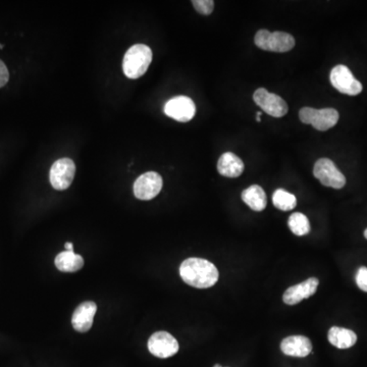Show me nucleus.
I'll use <instances>...</instances> for the list:
<instances>
[{"label":"nucleus","mask_w":367,"mask_h":367,"mask_svg":"<svg viewBox=\"0 0 367 367\" xmlns=\"http://www.w3.org/2000/svg\"><path fill=\"white\" fill-rule=\"evenodd\" d=\"M255 104L270 117H282L288 113V104L280 96L259 88L253 94Z\"/></svg>","instance_id":"7"},{"label":"nucleus","mask_w":367,"mask_h":367,"mask_svg":"<svg viewBox=\"0 0 367 367\" xmlns=\"http://www.w3.org/2000/svg\"><path fill=\"white\" fill-rule=\"evenodd\" d=\"M8 79H10V73H8V68L4 62L0 60V88L8 84Z\"/></svg>","instance_id":"23"},{"label":"nucleus","mask_w":367,"mask_h":367,"mask_svg":"<svg viewBox=\"0 0 367 367\" xmlns=\"http://www.w3.org/2000/svg\"><path fill=\"white\" fill-rule=\"evenodd\" d=\"M356 284L358 288L367 293V268L362 266L356 274Z\"/></svg>","instance_id":"22"},{"label":"nucleus","mask_w":367,"mask_h":367,"mask_svg":"<svg viewBox=\"0 0 367 367\" xmlns=\"http://www.w3.org/2000/svg\"><path fill=\"white\" fill-rule=\"evenodd\" d=\"M272 203L278 209L283 211H292L297 205L295 195L287 192L284 189H278L272 196Z\"/></svg>","instance_id":"19"},{"label":"nucleus","mask_w":367,"mask_h":367,"mask_svg":"<svg viewBox=\"0 0 367 367\" xmlns=\"http://www.w3.org/2000/svg\"><path fill=\"white\" fill-rule=\"evenodd\" d=\"M257 115V117H261V111H258Z\"/></svg>","instance_id":"26"},{"label":"nucleus","mask_w":367,"mask_h":367,"mask_svg":"<svg viewBox=\"0 0 367 367\" xmlns=\"http://www.w3.org/2000/svg\"><path fill=\"white\" fill-rule=\"evenodd\" d=\"M364 237H366V239H367V228L366 230H364Z\"/></svg>","instance_id":"27"},{"label":"nucleus","mask_w":367,"mask_h":367,"mask_svg":"<svg viewBox=\"0 0 367 367\" xmlns=\"http://www.w3.org/2000/svg\"><path fill=\"white\" fill-rule=\"evenodd\" d=\"M244 163L233 152H226L220 157L217 171L226 178H238L244 171Z\"/></svg>","instance_id":"15"},{"label":"nucleus","mask_w":367,"mask_h":367,"mask_svg":"<svg viewBox=\"0 0 367 367\" xmlns=\"http://www.w3.org/2000/svg\"><path fill=\"white\" fill-rule=\"evenodd\" d=\"M281 350L286 355L303 358L311 353L312 344L311 341L304 335H291L283 340Z\"/></svg>","instance_id":"14"},{"label":"nucleus","mask_w":367,"mask_h":367,"mask_svg":"<svg viewBox=\"0 0 367 367\" xmlns=\"http://www.w3.org/2000/svg\"><path fill=\"white\" fill-rule=\"evenodd\" d=\"M152 62V50L145 44H135L127 52L123 62V71L129 79H138L148 70Z\"/></svg>","instance_id":"2"},{"label":"nucleus","mask_w":367,"mask_h":367,"mask_svg":"<svg viewBox=\"0 0 367 367\" xmlns=\"http://www.w3.org/2000/svg\"><path fill=\"white\" fill-rule=\"evenodd\" d=\"M329 342L338 349H349L357 342V335L348 329L333 327L328 333Z\"/></svg>","instance_id":"16"},{"label":"nucleus","mask_w":367,"mask_h":367,"mask_svg":"<svg viewBox=\"0 0 367 367\" xmlns=\"http://www.w3.org/2000/svg\"><path fill=\"white\" fill-rule=\"evenodd\" d=\"M215 367H222L220 366V364H217V366H215Z\"/></svg>","instance_id":"28"},{"label":"nucleus","mask_w":367,"mask_h":367,"mask_svg":"<svg viewBox=\"0 0 367 367\" xmlns=\"http://www.w3.org/2000/svg\"><path fill=\"white\" fill-rule=\"evenodd\" d=\"M313 175L324 186L333 189H342L345 187V176L338 169L331 159H318L314 165Z\"/></svg>","instance_id":"6"},{"label":"nucleus","mask_w":367,"mask_h":367,"mask_svg":"<svg viewBox=\"0 0 367 367\" xmlns=\"http://www.w3.org/2000/svg\"><path fill=\"white\" fill-rule=\"evenodd\" d=\"M96 311H97V305L95 302L86 301L80 304L73 314V328L79 333H86L89 331L93 324Z\"/></svg>","instance_id":"13"},{"label":"nucleus","mask_w":367,"mask_h":367,"mask_svg":"<svg viewBox=\"0 0 367 367\" xmlns=\"http://www.w3.org/2000/svg\"><path fill=\"white\" fill-rule=\"evenodd\" d=\"M320 281L316 278H310L300 284L289 288L283 296V300L288 305H296L306 298L311 297L318 290Z\"/></svg>","instance_id":"12"},{"label":"nucleus","mask_w":367,"mask_h":367,"mask_svg":"<svg viewBox=\"0 0 367 367\" xmlns=\"http://www.w3.org/2000/svg\"><path fill=\"white\" fill-rule=\"evenodd\" d=\"M180 346L174 335L167 331H157L148 341V350L158 358H169L179 351Z\"/></svg>","instance_id":"9"},{"label":"nucleus","mask_w":367,"mask_h":367,"mask_svg":"<svg viewBox=\"0 0 367 367\" xmlns=\"http://www.w3.org/2000/svg\"><path fill=\"white\" fill-rule=\"evenodd\" d=\"M288 226L296 236H305L310 232V222L303 213H295L289 217Z\"/></svg>","instance_id":"20"},{"label":"nucleus","mask_w":367,"mask_h":367,"mask_svg":"<svg viewBox=\"0 0 367 367\" xmlns=\"http://www.w3.org/2000/svg\"><path fill=\"white\" fill-rule=\"evenodd\" d=\"M54 263L60 272H75L83 268L84 259L81 255L75 254V252L64 251L56 257Z\"/></svg>","instance_id":"18"},{"label":"nucleus","mask_w":367,"mask_h":367,"mask_svg":"<svg viewBox=\"0 0 367 367\" xmlns=\"http://www.w3.org/2000/svg\"><path fill=\"white\" fill-rule=\"evenodd\" d=\"M64 247H66V251H71V252H73V243H66V245H64Z\"/></svg>","instance_id":"24"},{"label":"nucleus","mask_w":367,"mask_h":367,"mask_svg":"<svg viewBox=\"0 0 367 367\" xmlns=\"http://www.w3.org/2000/svg\"><path fill=\"white\" fill-rule=\"evenodd\" d=\"M163 111L167 117H171L175 121L187 123L194 117L196 106L190 97L177 96L165 104Z\"/></svg>","instance_id":"11"},{"label":"nucleus","mask_w":367,"mask_h":367,"mask_svg":"<svg viewBox=\"0 0 367 367\" xmlns=\"http://www.w3.org/2000/svg\"><path fill=\"white\" fill-rule=\"evenodd\" d=\"M330 80L333 87L346 95L356 96L364 90L362 84L356 80L349 68L344 64L335 66L331 70Z\"/></svg>","instance_id":"5"},{"label":"nucleus","mask_w":367,"mask_h":367,"mask_svg":"<svg viewBox=\"0 0 367 367\" xmlns=\"http://www.w3.org/2000/svg\"><path fill=\"white\" fill-rule=\"evenodd\" d=\"M193 6L199 14L209 16L215 8V1L213 0H193Z\"/></svg>","instance_id":"21"},{"label":"nucleus","mask_w":367,"mask_h":367,"mask_svg":"<svg viewBox=\"0 0 367 367\" xmlns=\"http://www.w3.org/2000/svg\"><path fill=\"white\" fill-rule=\"evenodd\" d=\"M163 186L161 176L155 171H148L136 180L134 194L140 200H151L159 194Z\"/></svg>","instance_id":"10"},{"label":"nucleus","mask_w":367,"mask_h":367,"mask_svg":"<svg viewBox=\"0 0 367 367\" xmlns=\"http://www.w3.org/2000/svg\"><path fill=\"white\" fill-rule=\"evenodd\" d=\"M1 48H2V45L1 44H0V49H1Z\"/></svg>","instance_id":"29"},{"label":"nucleus","mask_w":367,"mask_h":367,"mask_svg":"<svg viewBox=\"0 0 367 367\" xmlns=\"http://www.w3.org/2000/svg\"><path fill=\"white\" fill-rule=\"evenodd\" d=\"M182 280L189 286L207 289L215 286L219 280V270L215 264L203 258H188L180 266Z\"/></svg>","instance_id":"1"},{"label":"nucleus","mask_w":367,"mask_h":367,"mask_svg":"<svg viewBox=\"0 0 367 367\" xmlns=\"http://www.w3.org/2000/svg\"><path fill=\"white\" fill-rule=\"evenodd\" d=\"M260 121H261V117H257V121H258V123H259Z\"/></svg>","instance_id":"25"},{"label":"nucleus","mask_w":367,"mask_h":367,"mask_svg":"<svg viewBox=\"0 0 367 367\" xmlns=\"http://www.w3.org/2000/svg\"><path fill=\"white\" fill-rule=\"evenodd\" d=\"M299 117L302 123L311 125L318 131H328L337 125L340 115L335 108L314 110L311 108H303L300 110Z\"/></svg>","instance_id":"4"},{"label":"nucleus","mask_w":367,"mask_h":367,"mask_svg":"<svg viewBox=\"0 0 367 367\" xmlns=\"http://www.w3.org/2000/svg\"><path fill=\"white\" fill-rule=\"evenodd\" d=\"M255 44L260 49L272 52H287L293 49L295 39L286 32H270L268 30L258 31L254 38Z\"/></svg>","instance_id":"3"},{"label":"nucleus","mask_w":367,"mask_h":367,"mask_svg":"<svg viewBox=\"0 0 367 367\" xmlns=\"http://www.w3.org/2000/svg\"><path fill=\"white\" fill-rule=\"evenodd\" d=\"M242 200L254 211H264L268 204L265 192L258 185H252L243 191Z\"/></svg>","instance_id":"17"},{"label":"nucleus","mask_w":367,"mask_h":367,"mask_svg":"<svg viewBox=\"0 0 367 367\" xmlns=\"http://www.w3.org/2000/svg\"><path fill=\"white\" fill-rule=\"evenodd\" d=\"M75 174V165L72 159H58L50 169V183L56 190H66L73 183Z\"/></svg>","instance_id":"8"}]
</instances>
